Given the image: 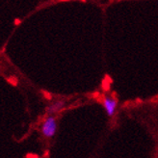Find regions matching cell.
Wrapping results in <instances>:
<instances>
[{
  "mask_svg": "<svg viewBox=\"0 0 158 158\" xmlns=\"http://www.w3.org/2000/svg\"><path fill=\"white\" fill-rule=\"evenodd\" d=\"M57 130V123L56 118L52 115H49L42 124V133L43 135L46 138H52Z\"/></svg>",
  "mask_w": 158,
  "mask_h": 158,
  "instance_id": "obj_1",
  "label": "cell"
},
{
  "mask_svg": "<svg viewBox=\"0 0 158 158\" xmlns=\"http://www.w3.org/2000/svg\"><path fill=\"white\" fill-rule=\"evenodd\" d=\"M103 107L105 109L107 115L109 117H112L115 114L116 109H117V100L112 98H109V97L104 98H103Z\"/></svg>",
  "mask_w": 158,
  "mask_h": 158,
  "instance_id": "obj_2",
  "label": "cell"
},
{
  "mask_svg": "<svg viewBox=\"0 0 158 158\" xmlns=\"http://www.w3.org/2000/svg\"><path fill=\"white\" fill-rule=\"evenodd\" d=\"M65 104H66V102L63 101V100L57 101V102H55V103H52L51 105L47 106L45 111L48 115H53V114L59 112L60 110H62L63 108H64Z\"/></svg>",
  "mask_w": 158,
  "mask_h": 158,
  "instance_id": "obj_3",
  "label": "cell"
},
{
  "mask_svg": "<svg viewBox=\"0 0 158 158\" xmlns=\"http://www.w3.org/2000/svg\"><path fill=\"white\" fill-rule=\"evenodd\" d=\"M44 97H45L47 99H51V96H50V94H48V93L44 92Z\"/></svg>",
  "mask_w": 158,
  "mask_h": 158,
  "instance_id": "obj_4",
  "label": "cell"
},
{
  "mask_svg": "<svg viewBox=\"0 0 158 158\" xmlns=\"http://www.w3.org/2000/svg\"><path fill=\"white\" fill-rule=\"evenodd\" d=\"M20 22H21V21H20L19 19H15V25H19Z\"/></svg>",
  "mask_w": 158,
  "mask_h": 158,
  "instance_id": "obj_5",
  "label": "cell"
},
{
  "mask_svg": "<svg viewBox=\"0 0 158 158\" xmlns=\"http://www.w3.org/2000/svg\"><path fill=\"white\" fill-rule=\"evenodd\" d=\"M8 81L9 82H11V83H13L15 86L17 85V79H15V80H12V79H8Z\"/></svg>",
  "mask_w": 158,
  "mask_h": 158,
  "instance_id": "obj_6",
  "label": "cell"
}]
</instances>
